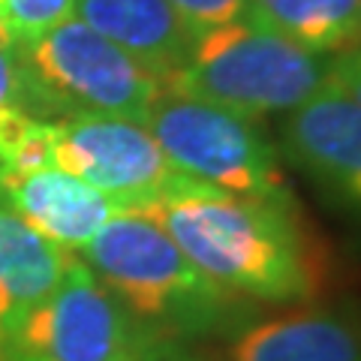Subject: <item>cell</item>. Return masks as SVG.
Wrapping results in <instances>:
<instances>
[{
    "mask_svg": "<svg viewBox=\"0 0 361 361\" xmlns=\"http://www.w3.org/2000/svg\"><path fill=\"white\" fill-rule=\"evenodd\" d=\"M94 271L135 322L172 341L235 334L253 322L256 304L217 286L180 247L139 211L115 214L82 250Z\"/></svg>",
    "mask_w": 361,
    "mask_h": 361,
    "instance_id": "2",
    "label": "cell"
},
{
    "mask_svg": "<svg viewBox=\"0 0 361 361\" xmlns=\"http://www.w3.org/2000/svg\"><path fill=\"white\" fill-rule=\"evenodd\" d=\"M229 361H361V307H295L247 322Z\"/></svg>",
    "mask_w": 361,
    "mask_h": 361,
    "instance_id": "10",
    "label": "cell"
},
{
    "mask_svg": "<svg viewBox=\"0 0 361 361\" xmlns=\"http://www.w3.org/2000/svg\"><path fill=\"white\" fill-rule=\"evenodd\" d=\"M202 274L250 304H313L329 283V256L295 199L220 190L142 208Z\"/></svg>",
    "mask_w": 361,
    "mask_h": 361,
    "instance_id": "1",
    "label": "cell"
},
{
    "mask_svg": "<svg viewBox=\"0 0 361 361\" xmlns=\"http://www.w3.org/2000/svg\"><path fill=\"white\" fill-rule=\"evenodd\" d=\"M30 118H39L21 70L16 45H0V166H4Z\"/></svg>",
    "mask_w": 361,
    "mask_h": 361,
    "instance_id": "14",
    "label": "cell"
},
{
    "mask_svg": "<svg viewBox=\"0 0 361 361\" xmlns=\"http://www.w3.org/2000/svg\"><path fill=\"white\" fill-rule=\"evenodd\" d=\"M157 337L73 253L58 286L9 341L6 361H127Z\"/></svg>",
    "mask_w": 361,
    "mask_h": 361,
    "instance_id": "7",
    "label": "cell"
},
{
    "mask_svg": "<svg viewBox=\"0 0 361 361\" xmlns=\"http://www.w3.org/2000/svg\"><path fill=\"white\" fill-rule=\"evenodd\" d=\"M331 58L313 54L253 18L202 30L169 90L211 99L250 118L286 115L329 87Z\"/></svg>",
    "mask_w": 361,
    "mask_h": 361,
    "instance_id": "3",
    "label": "cell"
},
{
    "mask_svg": "<svg viewBox=\"0 0 361 361\" xmlns=\"http://www.w3.org/2000/svg\"><path fill=\"white\" fill-rule=\"evenodd\" d=\"M0 196L45 241L82 253L121 205L51 163L0 169Z\"/></svg>",
    "mask_w": 361,
    "mask_h": 361,
    "instance_id": "9",
    "label": "cell"
},
{
    "mask_svg": "<svg viewBox=\"0 0 361 361\" xmlns=\"http://www.w3.org/2000/svg\"><path fill=\"white\" fill-rule=\"evenodd\" d=\"M250 18L322 58L361 42V0H250Z\"/></svg>",
    "mask_w": 361,
    "mask_h": 361,
    "instance_id": "13",
    "label": "cell"
},
{
    "mask_svg": "<svg viewBox=\"0 0 361 361\" xmlns=\"http://www.w3.org/2000/svg\"><path fill=\"white\" fill-rule=\"evenodd\" d=\"M166 4L175 9L193 37L229 21L250 18V0H166Z\"/></svg>",
    "mask_w": 361,
    "mask_h": 361,
    "instance_id": "16",
    "label": "cell"
},
{
    "mask_svg": "<svg viewBox=\"0 0 361 361\" xmlns=\"http://www.w3.org/2000/svg\"><path fill=\"white\" fill-rule=\"evenodd\" d=\"M39 145L45 163L115 199L121 211H142L166 199L214 190L180 172L163 154L148 127L127 118H42Z\"/></svg>",
    "mask_w": 361,
    "mask_h": 361,
    "instance_id": "6",
    "label": "cell"
},
{
    "mask_svg": "<svg viewBox=\"0 0 361 361\" xmlns=\"http://www.w3.org/2000/svg\"><path fill=\"white\" fill-rule=\"evenodd\" d=\"M329 85L341 90L346 99H353L355 106H361V42L331 58Z\"/></svg>",
    "mask_w": 361,
    "mask_h": 361,
    "instance_id": "17",
    "label": "cell"
},
{
    "mask_svg": "<svg viewBox=\"0 0 361 361\" xmlns=\"http://www.w3.org/2000/svg\"><path fill=\"white\" fill-rule=\"evenodd\" d=\"M145 127L180 172L220 193L295 199L283 157L259 118L163 87Z\"/></svg>",
    "mask_w": 361,
    "mask_h": 361,
    "instance_id": "5",
    "label": "cell"
},
{
    "mask_svg": "<svg viewBox=\"0 0 361 361\" xmlns=\"http://www.w3.org/2000/svg\"><path fill=\"white\" fill-rule=\"evenodd\" d=\"M277 151L334 208L361 217V106L322 87L283 115Z\"/></svg>",
    "mask_w": 361,
    "mask_h": 361,
    "instance_id": "8",
    "label": "cell"
},
{
    "mask_svg": "<svg viewBox=\"0 0 361 361\" xmlns=\"http://www.w3.org/2000/svg\"><path fill=\"white\" fill-rule=\"evenodd\" d=\"M75 16V0H0V25L13 45H25Z\"/></svg>",
    "mask_w": 361,
    "mask_h": 361,
    "instance_id": "15",
    "label": "cell"
},
{
    "mask_svg": "<svg viewBox=\"0 0 361 361\" xmlns=\"http://www.w3.org/2000/svg\"><path fill=\"white\" fill-rule=\"evenodd\" d=\"M70 256L33 232L0 196V358L27 313L58 286Z\"/></svg>",
    "mask_w": 361,
    "mask_h": 361,
    "instance_id": "12",
    "label": "cell"
},
{
    "mask_svg": "<svg viewBox=\"0 0 361 361\" xmlns=\"http://www.w3.org/2000/svg\"><path fill=\"white\" fill-rule=\"evenodd\" d=\"M16 51L39 118L109 115L145 123L166 87L163 78L75 16L16 45Z\"/></svg>",
    "mask_w": 361,
    "mask_h": 361,
    "instance_id": "4",
    "label": "cell"
},
{
    "mask_svg": "<svg viewBox=\"0 0 361 361\" xmlns=\"http://www.w3.org/2000/svg\"><path fill=\"white\" fill-rule=\"evenodd\" d=\"M75 18L163 78V85L184 66L193 45V33L166 0H75Z\"/></svg>",
    "mask_w": 361,
    "mask_h": 361,
    "instance_id": "11",
    "label": "cell"
},
{
    "mask_svg": "<svg viewBox=\"0 0 361 361\" xmlns=\"http://www.w3.org/2000/svg\"><path fill=\"white\" fill-rule=\"evenodd\" d=\"M127 361H193V358L184 353L180 341H172V337H157L151 346H145L142 353H135Z\"/></svg>",
    "mask_w": 361,
    "mask_h": 361,
    "instance_id": "18",
    "label": "cell"
},
{
    "mask_svg": "<svg viewBox=\"0 0 361 361\" xmlns=\"http://www.w3.org/2000/svg\"><path fill=\"white\" fill-rule=\"evenodd\" d=\"M0 361H6V358H0Z\"/></svg>",
    "mask_w": 361,
    "mask_h": 361,
    "instance_id": "20",
    "label": "cell"
},
{
    "mask_svg": "<svg viewBox=\"0 0 361 361\" xmlns=\"http://www.w3.org/2000/svg\"><path fill=\"white\" fill-rule=\"evenodd\" d=\"M0 45H13V42H9V37H6V30H4V25H0Z\"/></svg>",
    "mask_w": 361,
    "mask_h": 361,
    "instance_id": "19",
    "label": "cell"
}]
</instances>
